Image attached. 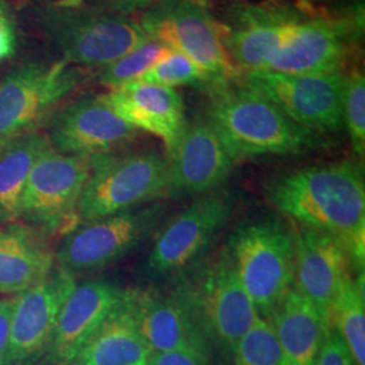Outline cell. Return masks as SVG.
<instances>
[{"label":"cell","instance_id":"obj_15","mask_svg":"<svg viewBox=\"0 0 365 365\" xmlns=\"http://www.w3.org/2000/svg\"><path fill=\"white\" fill-rule=\"evenodd\" d=\"M53 149L68 156L91 158L122 150L138 135L102 96H86L57 108L46 129Z\"/></svg>","mask_w":365,"mask_h":365},{"label":"cell","instance_id":"obj_35","mask_svg":"<svg viewBox=\"0 0 365 365\" xmlns=\"http://www.w3.org/2000/svg\"><path fill=\"white\" fill-rule=\"evenodd\" d=\"M91 1L115 13L133 14L149 9L158 0H91Z\"/></svg>","mask_w":365,"mask_h":365},{"label":"cell","instance_id":"obj_10","mask_svg":"<svg viewBox=\"0 0 365 365\" xmlns=\"http://www.w3.org/2000/svg\"><path fill=\"white\" fill-rule=\"evenodd\" d=\"M86 68L58 58L30 61L0 81V145L37 130L86 78Z\"/></svg>","mask_w":365,"mask_h":365},{"label":"cell","instance_id":"obj_13","mask_svg":"<svg viewBox=\"0 0 365 365\" xmlns=\"http://www.w3.org/2000/svg\"><path fill=\"white\" fill-rule=\"evenodd\" d=\"M90 172V158L63 155L51 146L29 175L19 221L43 235L72 230Z\"/></svg>","mask_w":365,"mask_h":365},{"label":"cell","instance_id":"obj_17","mask_svg":"<svg viewBox=\"0 0 365 365\" xmlns=\"http://www.w3.org/2000/svg\"><path fill=\"white\" fill-rule=\"evenodd\" d=\"M167 157V194L173 196H200L215 191L229 179L235 165L206 118L187 122Z\"/></svg>","mask_w":365,"mask_h":365},{"label":"cell","instance_id":"obj_32","mask_svg":"<svg viewBox=\"0 0 365 365\" xmlns=\"http://www.w3.org/2000/svg\"><path fill=\"white\" fill-rule=\"evenodd\" d=\"M18 48V31L9 6L0 0V63L13 57Z\"/></svg>","mask_w":365,"mask_h":365},{"label":"cell","instance_id":"obj_20","mask_svg":"<svg viewBox=\"0 0 365 365\" xmlns=\"http://www.w3.org/2000/svg\"><path fill=\"white\" fill-rule=\"evenodd\" d=\"M123 292V288L101 279L76 283L58 314L43 356L46 364H71Z\"/></svg>","mask_w":365,"mask_h":365},{"label":"cell","instance_id":"obj_23","mask_svg":"<svg viewBox=\"0 0 365 365\" xmlns=\"http://www.w3.org/2000/svg\"><path fill=\"white\" fill-rule=\"evenodd\" d=\"M45 237L22 222L0 223V294L18 295L52 272L54 250Z\"/></svg>","mask_w":365,"mask_h":365},{"label":"cell","instance_id":"obj_6","mask_svg":"<svg viewBox=\"0 0 365 365\" xmlns=\"http://www.w3.org/2000/svg\"><path fill=\"white\" fill-rule=\"evenodd\" d=\"M90 161L91 172L78 200L83 222L137 209L167 194L168 157L156 150H118Z\"/></svg>","mask_w":365,"mask_h":365},{"label":"cell","instance_id":"obj_22","mask_svg":"<svg viewBox=\"0 0 365 365\" xmlns=\"http://www.w3.org/2000/svg\"><path fill=\"white\" fill-rule=\"evenodd\" d=\"M152 351L137 327L130 289L81 346L69 365H148Z\"/></svg>","mask_w":365,"mask_h":365},{"label":"cell","instance_id":"obj_28","mask_svg":"<svg viewBox=\"0 0 365 365\" xmlns=\"http://www.w3.org/2000/svg\"><path fill=\"white\" fill-rule=\"evenodd\" d=\"M232 359L235 365H288L274 329L260 315L237 341Z\"/></svg>","mask_w":365,"mask_h":365},{"label":"cell","instance_id":"obj_4","mask_svg":"<svg viewBox=\"0 0 365 365\" xmlns=\"http://www.w3.org/2000/svg\"><path fill=\"white\" fill-rule=\"evenodd\" d=\"M178 292L214 351L232 357L237 341L259 313L235 274L226 248L197 261L178 277Z\"/></svg>","mask_w":365,"mask_h":365},{"label":"cell","instance_id":"obj_14","mask_svg":"<svg viewBox=\"0 0 365 365\" xmlns=\"http://www.w3.org/2000/svg\"><path fill=\"white\" fill-rule=\"evenodd\" d=\"M304 11L274 1L235 3L221 24L223 46L238 72L265 69Z\"/></svg>","mask_w":365,"mask_h":365},{"label":"cell","instance_id":"obj_18","mask_svg":"<svg viewBox=\"0 0 365 365\" xmlns=\"http://www.w3.org/2000/svg\"><path fill=\"white\" fill-rule=\"evenodd\" d=\"M295 242L294 287L313 303L329 327L330 310L353 261L346 244L336 235L299 226L292 232Z\"/></svg>","mask_w":365,"mask_h":365},{"label":"cell","instance_id":"obj_7","mask_svg":"<svg viewBox=\"0 0 365 365\" xmlns=\"http://www.w3.org/2000/svg\"><path fill=\"white\" fill-rule=\"evenodd\" d=\"M140 21L148 37L199 66L209 78V90L238 76L223 46L222 25L206 0H158L140 15Z\"/></svg>","mask_w":365,"mask_h":365},{"label":"cell","instance_id":"obj_33","mask_svg":"<svg viewBox=\"0 0 365 365\" xmlns=\"http://www.w3.org/2000/svg\"><path fill=\"white\" fill-rule=\"evenodd\" d=\"M13 298L0 299V365L7 364V356L11 337V321H13Z\"/></svg>","mask_w":365,"mask_h":365},{"label":"cell","instance_id":"obj_34","mask_svg":"<svg viewBox=\"0 0 365 365\" xmlns=\"http://www.w3.org/2000/svg\"><path fill=\"white\" fill-rule=\"evenodd\" d=\"M148 365H210L202 357L187 352L152 353Z\"/></svg>","mask_w":365,"mask_h":365},{"label":"cell","instance_id":"obj_9","mask_svg":"<svg viewBox=\"0 0 365 365\" xmlns=\"http://www.w3.org/2000/svg\"><path fill=\"white\" fill-rule=\"evenodd\" d=\"M364 31L363 3L333 13H303L265 69L302 75L344 71Z\"/></svg>","mask_w":365,"mask_h":365},{"label":"cell","instance_id":"obj_30","mask_svg":"<svg viewBox=\"0 0 365 365\" xmlns=\"http://www.w3.org/2000/svg\"><path fill=\"white\" fill-rule=\"evenodd\" d=\"M344 128H346L353 150L359 157L365 152V78L354 69L345 76Z\"/></svg>","mask_w":365,"mask_h":365},{"label":"cell","instance_id":"obj_3","mask_svg":"<svg viewBox=\"0 0 365 365\" xmlns=\"http://www.w3.org/2000/svg\"><path fill=\"white\" fill-rule=\"evenodd\" d=\"M34 22L63 60L86 69L110 66L149 38L140 16L92 1L60 0L39 6Z\"/></svg>","mask_w":365,"mask_h":365},{"label":"cell","instance_id":"obj_27","mask_svg":"<svg viewBox=\"0 0 365 365\" xmlns=\"http://www.w3.org/2000/svg\"><path fill=\"white\" fill-rule=\"evenodd\" d=\"M170 51V48L163 42L149 37L110 66L102 68L99 72V81L107 88L113 90L133 80H140L148 69L156 66Z\"/></svg>","mask_w":365,"mask_h":365},{"label":"cell","instance_id":"obj_24","mask_svg":"<svg viewBox=\"0 0 365 365\" xmlns=\"http://www.w3.org/2000/svg\"><path fill=\"white\" fill-rule=\"evenodd\" d=\"M265 319L274 329L288 365H314L329 327L310 300L292 287Z\"/></svg>","mask_w":365,"mask_h":365},{"label":"cell","instance_id":"obj_12","mask_svg":"<svg viewBox=\"0 0 365 365\" xmlns=\"http://www.w3.org/2000/svg\"><path fill=\"white\" fill-rule=\"evenodd\" d=\"M345 76L344 71L291 75L255 69L240 72L235 78L302 128L327 137L344 129Z\"/></svg>","mask_w":365,"mask_h":365},{"label":"cell","instance_id":"obj_2","mask_svg":"<svg viewBox=\"0 0 365 365\" xmlns=\"http://www.w3.org/2000/svg\"><path fill=\"white\" fill-rule=\"evenodd\" d=\"M206 120L235 163L260 156H298L327 145V137L291 120L237 78L209 90Z\"/></svg>","mask_w":365,"mask_h":365},{"label":"cell","instance_id":"obj_31","mask_svg":"<svg viewBox=\"0 0 365 365\" xmlns=\"http://www.w3.org/2000/svg\"><path fill=\"white\" fill-rule=\"evenodd\" d=\"M314 365H356L337 331L329 329Z\"/></svg>","mask_w":365,"mask_h":365},{"label":"cell","instance_id":"obj_19","mask_svg":"<svg viewBox=\"0 0 365 365\" xmlns=\"http://www.w3.org/2000/svg\"><path fill=\"white\" fill-rule=\"evenodd\" d=\"M130 292L137 327L152 353H192L211 361L209 341L176 288L167 294L140 289Z\"/></svg>","mask_w":365,"mask_h":365},{"label":"cell","instance_id":"obj_8","mask_svg":"<svg viewBox=\"0 0 365 365\" xmlns=\"http://www.w3.org/2000/svg\"><path fill=\"white\" fill-rule=\"evenodd\" d=\"M167 212L152 202L105 218L83 222L66 233L54 250L56 265L69 274H91L122 260L160 229Z\"/></svg>","mask_w":365,"mask_h":365},{"label":"cell","instance_id":"obj_21","mask_svg":"<svg viewBox=\"0 0 365 365\" xmlns=\"http://www.w3.org/2000/svg\"><path fill=\"white\" fill-rule=\"evenodd\" d=\"M111 110L135 130L158 137L172 152L187 123L182 95L173 88L133 80L101 95Z\"/></svg>","mask_w":365,"mask_h":365},{"label":"cell","instance_id":"obj_29","mask_svg":"<svg viewBox=\"0 0 365 365\" xmlns=\"http://www.w3.org/2000/svg\"><path fill=\"white\" fill-rule=\"evenodd\" d=\"M140 80L170 88L180 86H190L203 90L210 88V80L205 72L187 56L172 49L156 66L148 69Z\"/></svg>","mask_w":365,"mask_h":365},{"label":"cell","instance_id":"obj_26","mask_svg":"<svg viewBox=\"0 0 365 365\" xmlns=\"http://www.w3.org/2000/svg\"><path fill=\"white\" fill-rule=\"evenodd\" d=\"M349 276L334 300L329 329L337 331L356 365H365L364 271Z\"/></svg>","mask_w":365,"mask_h":365},{"label":"cell","instance_id":"obj_25","mask_svg":"<svg viewBox=\"0 0 365 365\" xmlns=\"http://www.w3.org/2000/svg\"><path fill=\"white\" fill-rule=\"evenodd\" d=\"M51 146L46 133L38 129L0 145V223L19 221L29 175Z\"/></svg>","mask_w":365,"mask_h":365},{"label":"cell","instance_id":"obj_1","mask_svg":"<svg viewBox=\"0 0 365 365\" xmlns=\"http://www.w3.org/2000/svg\"><path fill=\"white\" fill-rule=\"evenodd\" d=\"M265 195L299 226L341 238L356 272L364 271L365 182L360 163L344 160L288 170L268 180Z\"/></svg>","mask_w":365,"mask_h":365},{"label":"cell","instance_id":"obj_16","mask_svg":"<svg viewBox=\"0 0 365 365\" xmlns=\"http://www.w3.org/2000/svg\"><path fill=\"white\" fill-rule=\"evenodd\" d=\"M75 286L76 277L56 265L38 283L14 295L6 365H33L45 356L58 314Z\"/></svg>","mask_w":365,"mask_h":365},{"label":"cell","instance_id":"obj_11","mask_svg":"<svg viewBox=\"0 0 365 365\" xmlns=\"http://www.w3.org/2000/svg\"><path fill=\"white\" fill-rule=\"evenodd\" d=\"M235 195L225 188L197 196L155 235L146 272L157 280L178 279L206 253L235 210Z\"/></svg>","mask_w":365,"mask_h":365},{"label":"cell","instance_id":"obj_5","mask_svg":"<svg viewBox=\"0 0 365 365\" xmlns=\"http://www.w3.org/2000/svg\"><path fill=\"white\" fill-rule=\"evenodd\" d=\"M225 248L257 313L267 318L294 287L292 232L280 220L262 217L240 225Z\"/></svg>","mask_w":365,"mask_h":365}]
</instances>
